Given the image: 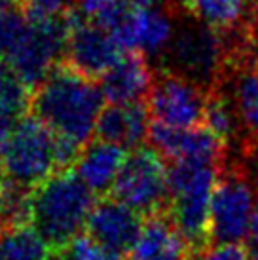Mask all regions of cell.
Wrapping results in <instances>:
<instances>
[{
	"mask_svg": "<svg viewBox=\"0 0 258 260\" xmlns=\"http://www.w3.org/2000/svg\"><path fill=\"white\" fill-rule=\"evenodd\" d=\"M218 167L205 161H167V217L196 256L211 247L209 218Z\"/></svg>",
	"mask_w": 258,
	"mask_h": 260,
	"instance_id": "cell-3",
	"label": "cell"
},
{
	"mask_svg": "<svg viewBox=\"0 0 258 260\" xmlns=\"http://www.w3.org/2000/svg\"><path fill=\"white\" fill-rule=\"evenodd\" d=\"M29 17L19 8H6L0 12V59L6 61L21 44L29 30Z\"/></svg>",
	"mask_w": 258,
	"mask_h": 260,
	"instance_id": "cell-21",
	"label": "cell"
},
{
	"mask_svg": "<svg viewBox=\"0 0 258 260\" xmlns=\"http://www.w3.org/2000/svg\"><path fill=\"white\" fill-rule=\"evenodd\" d=\"M110 0H76V10L84 15L86 19H93L103 8L107 6Z\"/></svg>",
	"mask_w": 258,
	"mask_h": 260,
	"instance_id": "cell-28",
	"label": "cell"
},
{
	"mask_svg": "<svg viewBox=\"0 0 258 260\" xmlns=\"http://www.w3.org/2000/svg\"><path fill=\"white\" fill-rule=\"evenodd\" d=\"M150 123L152 118L146 101L107 105L95 125V139L131 152L139 146H144V141H148Z\"/></svg>",
	"mask_w": 258,
	"mask_h": 260,
	"instance_id": "cell-15",
	"label": "cell"
},
{
	"mask_svg": "<svg viewBox=\"0 0 258 260\" xmlns=\"http://www.w3.org/2000/svg\"><path fill=\"white\" fill-rule=\"evenodd\" d=\"M125 158H127V150L122 146L91 139L82 148V154L72 169L101 200L110 196Z\"/></svg>",
	"mask_w": 258,
	"mask_h": 260,
	"instance_id": "cell-16",
	"label": "cell"
},
{
	"mask_svg": "<svg viewBox=\"0 0 258 260\" xmlns=\"http://www.w3.org/2000/svg\"><path fill=\"white\" fill-rule=\"evenodd\" d=\"M226 89L245 137L241 156L258 148V53L234 59L216 82Z\"/></svg>",
	"mask_w": 258,
	"mask_h": 260,
	"instance_id": "cell-13",
	"label": "cell"
},
{
	"mask_svg": "<svg viewBox=\"0 0 258 260\" xmlns=\"http://www.w3.org/2000/svg\"><path fill=\"white\" fill-rule=\"evenodd\" d=\"M110 196L143 218L167 215V161L152 146H139L131 150L118 173Z\"/></svg>",
	"mask_w": 258,
	"mask_h": 260,
	"instance_id": "cell-7",
	"label": "cell"
},
{
	"mask_svg": "<svg viewBox=\"0 0 258 260\" xmlns=\"http://www.w3.org/2000/svg\"><path fill=\"white\" fill-rule=\"evenodd\" d=\"M252 2H254V14L258 15V0H252Z\"/></svg>",
	"mask_w": 258,
	"mask_h": 260,
	"instance_id": "cell-32",
	"label": "cell"
},
{
	"mask_svg": "<svg viewBox=\"0 0 258 260\" xmlns=\"http://www.w3.org/2000/svg\"><path fill=\"white\" fill-rule=\"evenodd\" d=\"M103 109L105 95L99 84L82 76L63 61L30 95L33 116L55 135L72 139L82 146L95 135V125Z\"/></svg>",
	"mask_w": 258,
	"mask_h": 260,
	"instance_id": "cell-1",
	"label": "cell"
},
{
	"mask_svg": "<svg viewBox=\"0 0 258 260\" xmlns=\"http://www.w3.org/2000/svg\"><path fill=\"white\" fill-rule=\"evenodd\" d=\"M245 247L251 254V260H258V205L254 207V213H252L249 238L245 241Z\"/></svg>",
	"mask_w": 258,
	"mask_h": 260,
	"instance_id": "cell-27",
	"label": "cell"
},
{
	"mask_svg": "<svg viewBox=\"0 0 258 260\" xmlns=\"http://www.w3.org/2000/svg\"><path fill=\"white\" fill-rule=\"evenodd\" d=\"M182 14L218 32H228L251 19L252 0H180Z\"/></svg>",
	"mask_w": 258,
	"mask_h": 260,
	"instance_id": "cell-19",
	"label": "cell"
},
{
	"mask_svg": "<svg viewBox=\"0 0 258 260\" xmlns=\"http://www.w3.org/2000/svg\"><path fill=\"white\" fill-rule=\"evenodd\" d=\"M144 218L112 196L101 198L86 224L89 238L118 258H131L143 236Z\"/></svg>",
	"mask_w": 258,
	"mask_h": 260,
	"instance_id": "cell-11",
	"label": "cell"
},
{
	"mask_svg": "<svg viewBox=\"0 0 258 260\" xmlns=\"http://www.w3.org/2000/svg\"><path fill=\"white\" fill-rule=\"evenodd\" d=\"M30 95L33 91L12 71V67L0 59V103L27 114L30 109Z\"/></svg>",
	"mask_w": 258,
	"mask_h": 260,
	"instance_id": "cell-22",
	"label": "cell"
},
{
	"mask_svg": "<svg viewBox=\"0 0 258 260\" xmlns=\"http://www.w3.org/2000/svg\"><path fill=\"white\" fill-rule=\"evenodd\" d=\"M95 198L74 169L57 171L30 192V226L57 253L86 230Z\"/></svg>",
	"mask_w": 258,
	"mask_h": 260,
	"instance_id": "cell-2",
	"label": "cell"
},
{
	"mask_svg": "<svg viewBox=\"0 0 258 260\" xmlns=\"http://www.w3.org/2000/svg\"><path fill=\"white\" fill-rule=\"evenodd\" d=\"M29 19H59L76 10V0H15Z\"/></svg>",
	"mask_w": 258,
	"mask_h": 260,
	"instance_id": "cell-24",
	"label": "cell"
},
{
	"mask_svg": "<svg viewBox=\"0 0 258 260\" xmlns=\"http://www.w3.org/2000/svg\"><path fill=\"white\" fill-rule=\"evenodd\" d=\"M254 184L241 161L224 159L211 198L209 238L211 245L245 243L254 213Z\"/></svg>",
	"mask_w": 258,
	"mask_h": 260,
	"instance_id": "cell-6",
	"label": "cell"
},
{
	"mask_svg": "<svg viewBox=\"0 0 258 260\" xmlns=\"http://www.w3.org/2000/svg\"><path fill=\"white\" fill-rule=\"evenodd\" d=\"M69 40L63 63L89 80H101L122 59L125 51L108 30L86 19L78 10L67 15Z\"/></svg>",
	"mask_w": 258,
	"mask_h": 260,
	"instance_id": "cell-10",
	"label": "cell"
},
{
	"mask_svg": "<svg viewBox=\"0 0 258 260\" xmlns=\"http://www.w3.org/2000/svg\"><path fill=\"white\" fill-rule=\"evenodd\" d=\"M226 67V44L218 30L180 14L169 48L159 59L164 71L175 73L198 86L211 89Z\"/></svg>",
	"mask_w": 258,
	"mask_h": 260,
	"instance_id": "cell-4",
	"label": "cell"
},
{
	"mask_svg": "<svg viewBox=\"0 0 258 260\" xmlns=\"http://www.w3.org/2000/svg\"><path fill=\"white\" fill-rule=\"evenodd\" d=\"M245 158L251 161L252 166H254V173H252V184H254V192H256V196H258V148H254V150H251L249 154H245Z\"/></svg>",
	"mask_w": 258,
	"mask_h": 260,
	"instance_id": "cell-29",
	"label": "cell"
},
{
	"mask_svg": "<svg viewBox=\"0 0 258 260\" xmlns=\"http://www.w3.org/2000/svg\"><path fill=\"white\" fill-rule=\"evenodd\" d=\"M167 215L144 218L143 236L129 260H196Z\"/></svg>",
	"mask_w": 258,
	"mask_h": 260,
	"instance_id": "cell-17",
	"label": "cell"
},
{
	"mask_svg": "<svg viewBox=\"0 0 258 260\" xmlns=\"http://www.w3.org/2000/svg\"><path fill=\"white\" fill-rule=\"evenodd\" d=\"M2 184H4V181H2V175H0V200H2Z\"/></svg>",
	"mask_w": 258,
	"mask_h": 260,
	"instance_id": "cell-31",
	"label": "cell"
},
{
	"mask_svg": "<svg viewBox=\"0 0 258 260\" xmlns=\"http://www.w3.org/2000/svg\"><path fill=\"white\" fill-rule=\"evenodd\" d=\"M154 71L143 51H125L122 59L99 80L101 91L108 105H129L146 101Z\"/></svg>",
	"mask_w": 258,
	"mask_h": 260,
	"instance_id": "cell-14",
	"label": "cell"
},
{
	"mask_svg": "<svg viewBox=\"0 0 258 260\" xmlns=\"http://www.w3.org/2000/svg\"><path fill=\"white\" fill-rule=\"evenodd\" d=\"M8 2H12V0H8Z\"/></svg>",
	"mask_w": 258,
	"mask_h": 260,
	"instance_id": "cell-33",
	"label": "cell"
},
{
	"mask_svg": "<svg viewBox=\"0 0 258 260\" xmlns=\"http://www.w3.org/2000/svg\"><path fill=\"white\" fill-rule=\"evenodd\" d=\"M198 260H251L245 243H224L211 245L198 256Z\"/></svg>",
	"mask_w": 258,
	"mask_h": 260,
	"instance_id": "cell-25",
	"label": "cell"
},
{
	"mask_svg": "<svg viewBox=\"0 0 258 260\" xmlns=\"http://www.w3.org/2000/svg\"><path fill=\"white\" fill-rule=\"evenodd\" d=\"M207 95L209 89L179 74L158 69L154 71L146 107L152 122L177 129H190L203 125Z\"/></svg>",
	"mask_w": 258,
	"mask_h": 260,
	"instance_id": "cell-9",
	"label": "cell"
},
{
	"mask_svg": "<svg viewBox=\"0 0 258 260\" xmlns=\"http://www.w3.org/2000/svg\"><path fill=\"white\" fill-rule=\"evenodd\" d=\"M53 254L30 224L0 226V260H53Z\"/></svg>",
	"mask_w": 258,
	"mask_h": 260,
	"instance_id": "cell-20",
	"label": "cell"
},
{
	"mask_svg": "<svg viewBox=\"0 0 258 260\" xmlns=\"http://www.w3.org/2000/svg\"><path fill=\"white\" fill-rule=\"evenodd\" d=\"M29 21L25 38L4 63L12 67V71L33 91L63 61L69 40V21L67 17Z\"/></svg>",
	"mask_w": 258,
	"mask_h": 260,
	"instance_id": "cell-8",
	"label": "cell"
},
{
	"mask_svg": "<svg viewBox=\"0 0 258 260\" xmlns=\"http://www.w3.org/2000/svg\"><path fill=\"white\" fill-rule=\"evenodd\" d=\"M53 260H122L116 254L101 247L97 241L89 238L87 234H82L76 239H72L67 247L53 254Z\"/></svg>",
	"mask_w": 258,
	"mask_h": 260,
	"instance_id": "cell-23",
	"label": "cell"
},
{
	"mask_svg": "<svg viewBox=\"0 0 258 260\" xmlns=\"http://www.w3.org/2000/svg\"><path fill=\"white\" fill-rule=\"evenodd\" d=\"M125 260H129V258H125Z\"/></svg>",
	"mask_w": 258,
	"mask_h": 260,
	"instance_id": "cell-34",
	"label": "cell"
},
{
	"mask_svg": "<svg viewBox=\"0 0 258 260\" xmlns=\"http://www.w3.org/2000/svg\"><path fill=\"white\" fill-rule=\"evenodd\" d=\"M148 143L165 161H205L220 166L228 156V146L205 125L177 129L152 122Z\"/></svg>",
	"mask_w": 258,
	"mask_h": 260,
	"instance_id": "cell-12",
	"label": "cell"
},
{
	"mask_svg": "<svg viewBox=\"0 0 258 260\" xmlns=\"http://www.w3.org/2000/svg\"><path fill=\"white\" fill-rule=\"evenodd\" d=\"M10 4H12V2H8V0H0V12L6 10V8H10Z\"/></svg>",
	"mask_w": 258,
	"mask_h": 260,
	"instance_id": "cell-30",
	"label": "cell"
},
{
	"mask_svg": "<svg viewBox=\"0 0 258 260\" xmlns=\"http://www.w3.org/2000/svg\"><path fill=\"white\" fill-rule=\"evenodd\" d=\"M27 114H23L19 110L8 107L4 103H0V145L10 137V133L17 127V123L21 122Z\"/></svg>",
	"mask_w": 258,
	"mask_h": 260,
	"instance_id": "cell-26",
	"label": "cell"
},
{
	"mask_svg": "<svg viewBox=\"0 0 258 260\" xmlns=\"http://www.w3.org/2000/svg\"><path fill=\"white\" fill-rule=\"evenodd\" d=\"M55 133L35 116H25L0 145L2 181L33 192L57 173Z\"/></svg>",
	"mask_w": 258,
	"mask_h": 260,
	"instance_id": "cell-5",
	"label": "cell"
},
{
	"mask_svg": "<svg viewBox=\"0 0 258 260\" xmlns=\"http://www.w3.org/2000/svg\"><path fill=\"white\" fill-rule=\"evenodd\" d=\"M137 10V8H135ZM182 12L171 8H150L135 12V50L146 57L162 59L175 35L177 17Z\"/></svg>",
	"mask_w": 258,
	"mask_h": 260,
	"instance_id": "cell-18",
	"label": "cell"
}]
</instances>
